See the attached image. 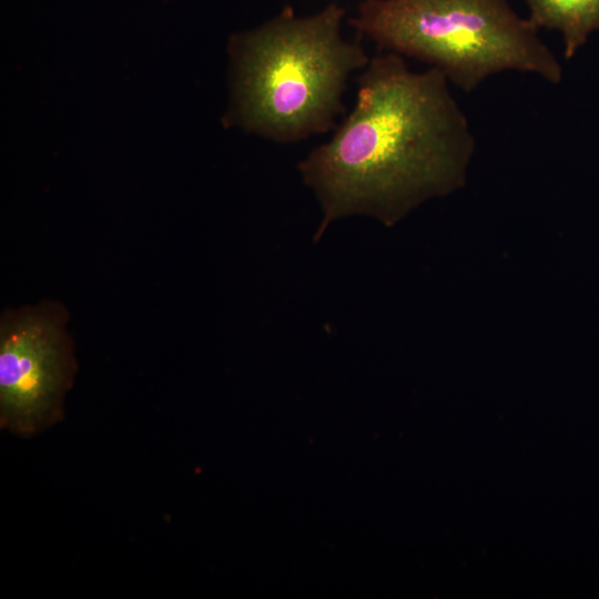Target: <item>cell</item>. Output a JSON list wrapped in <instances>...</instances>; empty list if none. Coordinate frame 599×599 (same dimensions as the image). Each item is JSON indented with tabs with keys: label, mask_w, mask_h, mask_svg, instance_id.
I'll return each instance as SVG.
<instances>
[{
	"label": "cell",
	"mask_w": 599,
	"mask_h": 599,
	"mask_svg": "<svg viewBox=\"0 0 599 599\" xmlns=\"http://www.w3.org/2000/svg\"><path fill=\"white\" fill-rule=\"evenodd\" d=\"M345 14L336 2L308 16L286 6L232 34L225 125L284 144L336 128L348 79L370 59L358 41L343 37Z\"/></svg>",
	"instance_id": "cell-2"
},
{
	"label": "cell",
	"mask_w": 599,
	"mask_h": 599,
	"mask_svg": "<svg viewBox=\"0 0 599 599\" xmlns=\"http://www.w3.org/2000/svg\"><path fill=\"white\" fill-rule=\"evenodd\" d=\"M356 101L332 138L297 165L328 225L351 215L390 226L461 187L476 149L470 122L435 68L413 71L382 51L357 80Z\"/></svg>",
	"instance_id": "cell-1"
},
{
	"label": "cell",
	"mask_w": 599,
	"mask_h": 599,
	"mask_svg": "<svg viewBox=\"0 0 599 599\" xmlns=\"http://www.w3.org/2000/svg\"><path fill=\"white\" fill-rule=\"evenodd\" d=\"M528 19L538 28L558 32L564 57L571 59L599 31V0H525Z\"/></svg>",
	"instance_id": "cell-5"
},
{
	"label": "cell",
	"mask_w": 599,
	"mask_h": 599,
	"mask_svg": "<svg viewBox=\"0 0 599 599\" xmlns=\"http://www.w3.org/2000/svg\"><path fill=\"white\" fill-rule=\"evenodd\" d=\"M348 22L380 51L420 60L467 93L505 71L562 79L539 29L508 0H362Z\"/></svg>",
	"instance_id": "cell-3"
},
{
	"label": "cell",
	"mask_w": 599,
	"mask_h": 599,
	"mask_svg": "<svg viewBox=\"0 0 599 599\" xmlns=\"http://www.w3.org/2000/svg\"><path fill=\"white\" fill-rule=\"evenodd\" d=\"M0 425L33 436L62 417L74 363L58 317L32 308L2 319Z\"/></svg>",
	"instance_id": "cell-4"
}]
</instances>
